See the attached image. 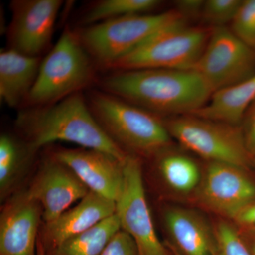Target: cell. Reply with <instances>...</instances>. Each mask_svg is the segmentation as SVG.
<instances>
[{"label": "cell", "mask_w": 255, "mask_h": 255, "mask_svg": "<svg viewBox=\"0 0 255 255\" xmlns=\"http://www.w3.org/2000/svg\"><path fill=\"white\" fill-rule=\"evenodd\" d=\"M15 127L21 140L36 152L52 142L64 141L102 151L122 161L129 155L106 133L82 92L51 105L21 109Z\"/></svg>", "instance_id": "2"}, {"label": "cell", "mask_w": 255, "mask_h": 255, "mask_svg": "<svg viewBox=\"0 0 255 255\" xmlns=\"http://www.w3.org/2000/svg\"><path fill=\"white\" fill-rule=\"evenodd\" d=\"M231 23L233 33L255 50V0H243Z\"/></svg>", "instance_id": "25"}, {"label": "cell", "mask_w": 255, "mask_h": 255, "mask_svg": "<svg viewBox=\"0 0 255 255\" xmlns=\"http://www.w3.org/2000/svg\"><path fill=\"white\" fill-rule=\"evenodd\" d=\"M161 4L159 0H100L85 11L80 23L84 27L124 16L149 14Z\"/></svg>", "instance_id": "21"}, {"label": "cell", "mask_w": 255, "mask_h": 255, "mask_svg": "<svg viewBox=\"0 0 255 255\" xmlns=\"http://www.w3.org/2000/svg\"><path fill=\"white\" fill-rule=\"evenodd\" d=\"M26 191L41 205L45 223L54 221L90 192L71 169L50 154L42 162Z\"/></svg>", "instance_id": "12"}, {"label": "cell", "mask_w": 255, "mask_h": 255, "mask_svg": "<svg viewBox=\"0 0 255 255\" xmlns=\"http://www.w3.org/2000/svg\"><path fill=\"white\" fill-rule=\"evenodd\" d=\"M41 219V205L26 190L10 198L0 216V255H37Z\"/></svg>", "instance_id": "14"}, {"label": "cell", "mask_w": 255, "mask_h": 255, "mask_svg": "<svg viewBox=\"0 0 255 255\" xmlns=\"http://www.w3.org/2000/svg\"><path fill=\"white\" fill-rule=\"evenodd\" d=\"M124 184L116 201V215L121 229L131 236L139 255H167L154 227L146 198L141 164L129 154L124 162Z\"/></svg>", "instance_id": "9"}, {"label": "cell", "mask_w": 255, "mask_h": 255, "mask_svg": "<svg viewBox=\"0 0 255 255\" xmlns=\"http://www.w3.org/2000/svg\"><path fill=\"white\" fill-rule=\"evenodd\" d=\"M61 0H13L6 31L8 48L28 56L42 58L49 49Z\"/></svg>", "instance_id": "10"}, {"label": "cell", "mask_w": 255, "mask_h": 255, "mask_svg": "<svg viewBox=\"0 0 255 255\" xmlns=\"http://www.w3.org/2000/svg\"><path fill=\"white\" fill-rule=\"evenodd\" d=\"M42 58L7 48L0 52V98L11 108L22 107L39 71Z\"/></svg>", "instance_id": "16"}, {"label": "cell", "mask_w": 255, "mask_h": 255, "mask_svg": "<svg viewBox=\"0 0 255 255\" xmlns=\"http://www.w3.org/2000/svg\"><path fill=\"white\" fill-rule=\"evenodd\" d=\"M36 152L9 134L0 137V196L4 200L14 190Z\"/></svg>", "instance_id": "19"}, {"label": "cell", "mask_w": 255, "mask_h": 255, "mask_svg": "<svg viewBox=\"0 0 255 255\" xmlns=\"http://www.w3.org/2000/svg\"><path fill=\"white\" fill-rule=\"evenodd\" d=\"M246 169L219 162H209L199 196L203 204L218 214L236 219L255 202V184Z\"/></svg>", "instance_id": "11"}, {"label": "cell", "mask_w": 255, "mask_h": 255, "mask_svg": "<svg viewBox=\"0 0 255 255\" xmlns=\"http://www.w3.org/2000/svg\"><path fill=\"white\" fill-rule=\"evenodd\" d=\"M235 220L244 226L255 228V202L238 215Z\"/></svg>", "instance_id": "29"}, {"label": "cell", "mask_w": 255, "mask_h": 255, "mask_svg": "<svg viewBox=\"0 0 255 255\" xmlns=\"http://www.w3.org/2000/svg\"><path fill=\"white\" fill-rule=\"evenodd\" d=\"M100 90L158 115H191L206 105L212 89L194 70L110 71L97 80Z\"/></svg>", "instance_id": "1"}, {"label": "cell", "mask_w": 255, "mask_h": 255, "mask_svg": "<svg viewBox=\"0 0 255 255\" xmlns=\"http://www.w3.org/2000/svg\"><path fill=\"white\" fill-rule=\"evenodd\" d=\"M254 156H255V154Z\"/></svg>", "instance_id": "33"}, {"label": "cell", "mask_w": 255, "mask_h": 255, "mask_svg": "<svg viewBox=\"0 0 255 255\" xmlns=\"http://www.w3.org/2000/svg\"><path fill=\"white\" fill-rule=\"evenodd\" d=\"M100 255H139V253L131 236L120 229L112 236Z\"/></svg>", "instance_id": "26"}, {"label": "cell", "mask_w": 255, "mask_h": 255, "mask_svg": "<svg viewBox=\"0 0 255 255\" xmlns=\"http://www.w3.org/2000/svg\"><path fill=\"white\" fill-rule=\"evenodd\" d=\"M243 0H206L201 16L206 23L214 28L223 27L232 23L241 7Z\"/></svg>", "instance_id": "23"}, {"label": "cell", "mask_w": 255, "mask_h": 255, "mask_svg": "<svg viewBox=\"0 0 255 255\" xmlns=\"http://www.w3.org/2000/svg\"><path fill=\"white\" fill-rule=\"evenodd\" d=\"M184 18L177 10H172L114 18L75 31L96 65L107 70L157 32Z\"/></svg>", "instance_id": "5"}, {"label": "cell", "mask_w": 255, "mask_h": 255, "mask_svg": "<svg viewBox=\"0 0 255 255\" xmlns=\"http://www.w3.org/2000/svg\"><path fill=\"white\" fill-rule=\"evenodd\" d=\"M120 229V222L115 214L91 229L64 241L50 251L48 255H100Z\"/></svg>", "instance_id": "20"}, {"label": "cell", "mask_w": 255, "mask_h": 255, "mask_svg": "<svg viewBox=\"0 0 255 255\" xmlns=\"http://www.w3.org/2000/svg\"><path fill=\"white\" fill-rule=\"evenodd\" d=\"M193 70L215 92L255 75V50L226 26L214 28Z\"/></svg>", "instance_id": "8"}, {"label": "cell", "mask_w": 255, "mask_h": 255, "mask_svg": "<svg viewBox=\"0 0 255 255\" xmlns=\"http://www.w3.org/2000/svg\"><path fill=\"white\" fill-rule=\"evenodd\" d=\"M171 137L209 162L248 168L253 156L238 126L194 115H182L164 122Z\"/></svg>", "instance_id": "7"}, {"label": "cell", "mask_w": 255, "mask_h": 255, "mask_svg": "<svg viewBox=\"0 0 255 255\" xmlns=\"http://www.w3.org/2000/svg\"><path fill=\"white\" fill-rule=\"evenodd\" d=\"M210 32L189 26L186 19L164 28L107 68L110 71L167 69L193 70L209 40Z\"/></svg>", "instance_id": "6"}, {"label": "cell", "mask_w": 255, "mask_h": 255, "mask_svg": "<svg viewBox=\"0 0 255 255\" xmlns=\"http://www.w3.org/2000/svg\"><path fill=\"white\" fill-rule=\"evenodd\" d=\"M37 255H46V251L40 239H38V246H37Z\"/></svg>", "instance_id": "30"}, {"label": "cell", "mask_w": 255, "mask_h": 255, "mask_svg": "<svg viewBox=\"0 0 255 255\" xmlns=\"http://www.w3.org/2000/svg\"><path fill=\"white\" fill-rule=\"evenodd\" d=\"M242 128L248 150L252 155L255 154V99L252 102L243 119Z\"/></svg>", "instance_id": "27"}, {"label": "cell", "mask_w": 255, "mask_h": 255, "mask_svg": "<svg viewBox=\"0 0 255 255\" xmlns=\"http://www.w3.org/2000/svg\"><path fill=\"white\" fill-rule=\"evenodd\" d=\"M253 228V230H254L255 231V228ZM252 255H255V240L254 241V243H253V245H252L251 249Z\"/></svg>", "instance_id": "31"}, {"label": "cell", "mask_w": 255, "mask_h": 255, "mask_svg": "<svg viewBox=\"0 0 255 255\" xmlns=\"http://www.w3.org/2000/svg\"><path fill=\"white\" fill-rule=\"evenodd\" d=\"M204 1L201 0H180L175 1L177 11L186 18L187 16L201 15Z\"/></svg>", "instance_id": "28"}, {"label": "cell", "mask_w": 255, "mask_h": 255, "mask_svg": "<svg viewBox=\"0 0 255 255\" xmlns=\"http://www.w3.org/2000/svg\"><path fill=\"white\" fill-rule=\"evenodd\" d=\"M96 64L76 31L65 28L41 60L34 85L22 108L53 105L97 82Z\"/></svg>", "instance_id": "3"}, {"label": "cell", "mask_w": 255, "mask_h": 255, "mask_svg": "<svg viewBox=\"0 0 255 255\" xmlns=\"http://www.w3.org/2000/svg\"><path fill=\"white\" fill-rule=\"evenodd\" d=\"M255 99V75L214 92L205 106L191 115L239 126Z\"/></svg>", "instance_id": "18"}, {"label": "cell", "mask_w": 255, "mask_h": 255, "mask_svg": "<svg viewBox=\"0 0 255 255\" xmlns=\"http://www.w3.org/2000/svg\"><path fill=\"white\" fill-rule=\"evenodd\" d=\"M175 255H182V253H176Z\"/></svg>", "instance_id": "32"}, {"label": "cell", "mask_w": 255, "mask_h": 255, "mask_svg": "<svg viewBox=\"0 0 255 255\" xmlns=\"http://www.w3.org/2000/svg\"><path fill=\"white\" fill-rule=\"evenodd\" d=\"M158 168L166 184L178 192H191L200 182L199 167L187 156L178 154L164 155L159 159Z\"/></svg>", "instance_id": "22"}, {"label": "cell", "mask_w": 255, "mask_h": 255, "mask_svg": "<svg viewBox=\"0 0 255 255\" xmlns=\"http://www.w3.org/2000/svg\"><path fill=\"white\" fill-rule=\"evenodd\" d=\"M216 255H253L239 233L227 222H221L215 231Z\"/></svg>", "instance_id": "24"}, {"label": "cell", "mask_w": 255, "mask_h": 255, "mask_svg": "<svg viewBox=\"0 0 255 255\" xmlns=\"http://www.w3.org/2000/svg\"><path fill=\"white\" fill-rule=\"evenodd\" d=\"M115 214V201L90 191L75 207L67 210L52 222L45 223L40 241L45 251H51Z\"/></svg>", "instance_id": "15"}, {"label": "cell", "mask_w": 255, "mask_h": 255, "mask_svg": "<svg viewBox=\"0 0 255 255\" xmlns=\"http://www.w3.org/2000/svg\"><path fill=\"white\" fill-rule=\"evenodd\" d=\"M50 155L71 169L89 190L115 202L118 199L123 187L125 161L84 147H59Z\"/></svg>", "instance_id": "13"}, {"label": "cell", "mask_w": 255, "mask_h": 255, "mask_svg": "<svg viewBox=\"0 0 255 255\" xmlns=\"http://www.w3.org/2000/svg\"><path fill=\"white\" fill-rule=\"evenodd\" d=\"M164 221L171 237L184 255H216L215 237L199 215L182 208L169 209Z\"/></svg>", "instance_id": "17"}, {"label": "cell", "mask_w": 255, "mask_h": 255, "mask_svg": "<svg viewBox=\"0 0 255 255\" xmlns=\"http://www.w3.org/2000/svg\"><path fill=\"white\" fill-rule=\"evenodd\" d=\"M86 98L98 123L124 150L153 155L170 144L172 137L155 114L101 90H91Z\"/></svg>", "instance_id": "4"}]
</instances>
